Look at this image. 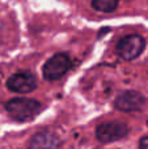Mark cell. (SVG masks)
Returning a JSON list of instances; mask_svg holds the SVG:
<instances>
[{
	"label": "cell",
	"mask_w": 148,
	"mask_h": 149,
	"mask_svg": "<svg viewBox=\"0 0 148 149\" xmlns=\"http://www.w3.org/2000/svg\"><path fill=\"white\" fill-rule=\"evenodd\" d=\"M4 109L15 120L28 122L34 119L42 111L43 106L41 102L33 98L17 97L7 101L4 103Z\"/></svg>",
	"instance_id": "6da1fadb"
},
{
	"label": "cell",
	"mask_w": 148,
	"mask_h": 149,
	"mask_svg": "<svg viewBox=\"0 0 148 149\" xmlns=\"http://www.w3.org/2000/svg\"><path fill=\"white\" fill-rule=\"evenodd\" d=\"M71 67H72V62L70 56L64 52H58L52 55L50 59H47L42 68V73L47 81H57L62 79L71 70Z\"/></svg>",
	"instance_id": "7a4b0ae2"
},
{
	"label": "cell",
	"mask_w": 148,
	"mask_h": 149,
	"mask_svg": "<svg viewBox=\"0 0 148 149\" xmlns=\"http://www.w3.org/2000/svg\"><path fill=\"white\" fill-rule=\"evenodd\" d=\"M144 49H146V39L139 34H130L123 37L117 45L118 55L127 62L136 59L144 51Z\"/></svg>",
	"instance_id": "3957f363"
},
{
	"label": "cell",
	"mask_w": 148,
	"mask_h": 149,
	"mask_svg": "<svg viewBox=\"0 0 148 149\" xmlns=\"http://www.w3.org/2000/svg\"><path fill=\"white\" fill-rule=\"evenodd\" d=\"M7 88L13 93H31L37 89V77L30 71H21L13 73L7 80Z\"/></svg>",
	"instance_id": "277c9868"
},
{
	"label": "cell",
	"mask_w": 148,
	"mask_h": 149,
	"mask_svg": "<svg viewBox=\"0 0 148 149\" xmlns=\"http://www.w3.org/2000/svg\"><path fill=\"white\" fill-rule=\"evenodd\" d=\"M128 135L127 124L119 123V122H108L97 126L96 128V137L98 141L108 144L126 137Z\"/></svg>",
	"instance_id": "5b68a950"
},
{
	"label": "cell",
	"mask_w": 148,
	"mask_h": 149,
	"mask_svg": "<svg viewBox=\"0 0 148 149\" xmlns=\"http://www.w3.org/2000/svg\"><path fill=\"white\" fill-rule=\"evenodd\" d=\"M146 103V98L135 90H126L117 95L114 101L115 109L125 113H131V111H138Z\"/></svg>",
	"instance_id": "8992f818"
},
{
	"label": "cell",
	"mask_w": 148,
	"mask_h": 149,
	"mask_svg": "<svg viewBox=\"0 0 148 149\" xmlns=\"http://www.w3.org/2000/svg\"><path fill=\"white\" fill-rule=\"evenodd\" d=\"M60 139L50 131L37 132L29 141V149H59Z\"/></svg>",
	"instance_id": "52a82bcc"
},
{
	"label": "cell",
	"mask_w": 148,
	"mask_h": 149,
	"mask_svg": "<svg viewBox=\"0 0 148 149\" xmlns=\"http://www.w3.org/2000/svg\"><path fill=\"white\" fill-rule=\"evenodd\" d=\"M91 5L93 9L98 10V12L109 13V12H113V10L117 9L119 3H118L117 0H93Z\"/></svg>",
	"instance_id": "ba28073f"
},
{
	"label": "cell",
	"mask_w": 148,
	"mask_h": 149,
	"mask_svg": "<svg viewBox=\"0 0 148 149\" xmlns=\"http://www.w3.org/2000/svg\"><path fill=\"white\" fill-rule=\"evenodd\" d=\"M139 149H148V136H144L139 141Z\"/></svg>",
	"instance_id": "9c48e42d"
}]
</instances>
